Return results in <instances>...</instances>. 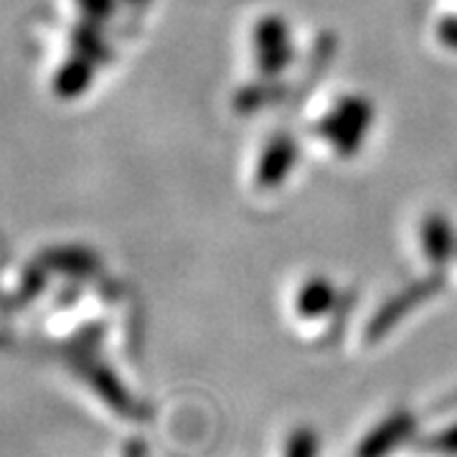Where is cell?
<instances>
[{"mask_svg":"<svg viewBox=\"0 0 457 457\" xmlns=\"http://www.w3.org/2000/svg\"><path fill=\"white\" fill-rule=\"evenodd\" d=\"M285 457H318V437L311 429H300L295 432L287 442V453Z\"/></svg>","mask_w":457,"mask_h":457,"instance_id":"7a4b0ae2","label":"cell"},{"mask_svg":"<svg viewBox=\"0 0 457 457\" xmlns=\"http://www.w3.org/2000/svg\"><path fill=\"white\" fill-rule=\"evenodd\" d=\"M411 432V417L409 414H394L389 422L376 429L369 440L361 445V457H384L399 440H404Z\"/></svg>","mask_w":457,"mask_h":457,"instance_id":"6da1fadb","label":"cell"},{"mask_svg":"<svg viewBox=\"0 0 457 457\" xmlns=\"http://www.w3.org/2000/svg\"><path fill=\"white\" fill-rule=\"evenodd\" d=\"M435 445H437L440 450H457V427L455 429H450V432H445V435H440V437L435 440Z\"/></svg>","mask_w":457,"mask_h":457,"instance_id":"3957f363","label":"cell"}]
</instances>
